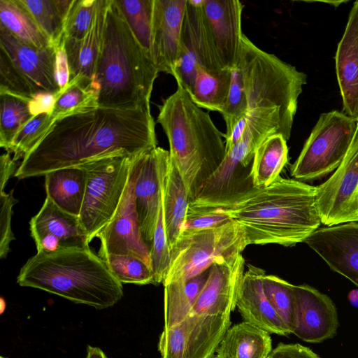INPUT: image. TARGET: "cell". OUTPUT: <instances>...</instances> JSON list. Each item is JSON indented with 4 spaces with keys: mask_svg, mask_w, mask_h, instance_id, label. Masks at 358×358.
Listing matches in <instances>:
<instances>
[{
    "mask_svg": "<svg viewBox=\"0 0 358 358\" xmlns=\"http://www.w3.org/2000/svg\"><path fill=\"white\" fill-rule=\"evenodd\" d=\"M101 258L122 284L155 285V275L150 266L139 258L117 255H108Z\"/></svg>",
    "mask_w": 358,
    "mask_h": 358,
    "instance_id": "obj_37",
    "label": "cell"
},
{
    "mask_svg": "<svg viewBox=\"0 0 358 358\" xmlns=\"http://www.w3.org/2000/svg\"><path fill=\"white\" fill-rule=\"evenodd\" d=\"M0 258L5 259L10 250V245L15 240L11 228L13 207L18 202L13 196V189L8 193L0 192Z\"/></svg>",
    "mask_w": 358,
    "mask_h": 358,
    "instance_id": "obj_45",
    "label": "cell"
},
{
    "mask_svg": "<svg viewBox=\"0 0 358 358\" xmlns=\"http://www.w3.org/2000/svg\"><path fill=\"white\" fill-rule=\"evenodd\" d=\"M187 0H154L150 54L159 73L173 75Z\"/></svg>",
    "mask_w": 358,
    "mask_h": 358,
    "instance_id": "obj_21",
    "label": "cell"
},
{
    "mask_svg": "<svg viewBox=\"0 0 358 358\" xmlns=\"http://www.w3.org/2000/svg\"><path fill=\"white\" fill-rule=\"evenodd\" d=\"M316 187L279 176L224 208L244 229L248 245L286 247L305 242L322 224Z\"/></svg>",
    "mask_w": 358,
    "mask_h": 358,
    "instance_id": "obj_2",
    "label": "cell"
},
{
    "mask_svg": "<svg viewBox=\"0 0 358 358\" xmlns=\"http://www.w3.org/2000/svg\"><path fill=\"white\" fill-rule=\"evenodd\" d=\"M29 227L37 252L90 247V241L79 217L61 210L48 196L31 219Z\"/></svg>",
    "mask_w": 358,
    "mask_h": 358,
    "instance_id": "obj_18",
    "label": "cell"
},
{
    "mask_svg": "<svg viewBox=\"0 0 358 358\" xmlns=\"http://www.w3.org/2000/svg\"><path fill=\"white\" fill-rule=\"evenodd\" d=\"M233 220L224 208L193 209L189 208L181 233L212 229Z\"/></svg>",
    "mask_w": 358,
    "mask_h": 358,
    "instance_id": "obj_44",
    "label": "cell"
},
{
    "mask_svg": "<svg viewBox=\"0 0 358 358\" xmlns=\"http://www.w3.org/2000/svg\"><path fill=\"white\" fill-rule=\"evenodd\" d=\"M55 121L50 113L33 117L19 129L6 151L13 154L16 162L23 158L45 136Z\"/></svg>",
    "mask_w": 358,
    "mask_h": 358,
    "instance_id": "obj_39",
    "label": "cell"
},
{
    "mask_svg": "<svg viewBox=\"0 0 358 358\" xmlns=\"http://www.w3.org/2000/svg\"><path fill=\"white\" fill-rule=\"evenodd\" d=\"M55 74L59 92H62L70 80V69L66 54L64 39L55 49ZM58 92V93H59Z\"/></svg>",
    "mask_w": 358,
    "mask_h": 358,
    "instance_id": "obj_46",
    "label": "cell"
},
{
    "mask_svg": "<svg viewBox=\"0 0 358 358\" xmlns=\"http://www.w3.org/2000/svg\"><path fill=\"white\" fill-rule=\"evenodd\" d=\"M261 268L248 264L236 299V307L244 322L269 334L287 336L289 329L268 301L263 288Z\"/></svg>",
    "mask_w": 358,
    "mask_h": 358,
    "instance_id": "obj_23",
    "label": "cell"
},
{
    "mask_svg": "<svg viewBox=\"0 0 358 358\" xmlns=\"http://www.w3.org/2000/svg\"><path fill=\"white\" fill-rule=\"evenodd\" d=\"M244 272L245 259L241 254L215 262L209 268L191 314L231 315L236 308Z\"/></svg>",
    "mask_w": 358,
    "mask_h": 358,
    "instance_id": "obj_17",
    "label": "cell"
},
{
    "mask_svg": "<svg viewBox=\"0 0 358 358\" xmlns=\"http://www.w3.org/2000/svg\"><path fill=\"white\" fill-rule=\"evenodd\" d=\"M0 93L10 94L29 101L36 94L26 78L1 49Z\"/></svg>",
    "mask_w": 358,
    "mask_h": 358,
    "instance_id": "obj_43",
    "label": "cell"
},
{
    "mask_svg": "<svg viewBox=\"0 0 358 358\" xmlns=\"http://www.w3.org/2000/svg\"><path fill=\"white\" fill-rule=\"evenodd\" d=\"M322 224L334 226L358 222V123L343 160L324 182L316 187Z\"/></svg>",
    "mask_w": 358,
    "mask_h": 358,
    "instance_id": "obj_12",
    "label": "cell"
},
{
    "mask_svg": "<svg viewBox=\"0 0 358 358\" xmlns=\"http://www.w3.org/2000/svg\"><path fill=\"white\" fill-rule=\"evenodd\" d=\"M134 179L131 165L129 181L117 212L96 236L101 241L99 256H134L150 266V248L144 240L140 228L134 194Z\"/></svg>",
    "mask_w": 358,
    "mask_h": 358,
    "instance_id": "obj_15",
    "label": "cell"
},
{
    "mask_svg": "<svg viewBox=\"0 0 358 358\" xmlns=\"http://www.w3.org/2000/svg\"><path fill=\"white\" fill-rule=\"evenodd\" d=\"M109 1L98 0L92 24L83 39L73 41L64 37L69 64L70 80L78 78L87 83L92 82L101 48Z\"/></svg>",
    "mask_w": 358,
    "mask_h": 358,
    "instance_id": "obj_25",
    "label": "cell"
},
{
    "mask_svg": "<svg viewBox=\"0 0 358 358\" xmlns=\"http://www.w3.org/2000/svg\"><path fill=\"white\" fill-rule=\"evenodd\" d=\"M357 122H358V118H357Z\"/></svg>",
    "mask_w": 358,
    "mask_h": 358,
    "instance_id": "obj_53",
    "label": "cell"
},
{
    "mask_svg": "<svg viewBox=\"0 0 358 358\" xmlns=\"http://www.w3.org/2000/svg\"><path fill=\"white\" fill-rule=\"evenodd\" d=\"M134 157L112 156L80 165L87 171V183L78 217L90 242L115 215L129 181Z\"/></svg>",
    "mask_w": 358,
    "mask_h": 358,
    "instance_id": "obj_10",
    "label": "cell"
},
{
    "mask_svg": "<svg viewBox=\"0 0 358 358\" xmlns=\"http://www.w3.org/2000/svg\"><path fill=\"white\" fill-rule=\"evenodd\" d=\"M337 81L343 112L356 121L358 118V1L354 2L336 55Z\"/></svg>",
    "mask_w": 358,
    "mask_h": 358,
    "instance_id": "obj_24",
    "label": "cell"
},
{
    "mask_svg": "<svg viewBox=\"0 0 358 358\" xmlns=\"http://www.w3.org/2000/svg\"><path fill=\"white\" fill-rule=\"evenodd\" d=\"M44 176L46 196L61 210L78 217L86 189L85 169L82 166L63 168Z\"/></svg>",
    "mask_w": 358,
    "mask_h": 358,
    "instance_id": "obj_26",
    "label": "cell"
},
{
    "mask_svg": "<svg viewBox=\"0 0 358 358\" xmlns=\"http://www.w3.org/2000/svg\"><path fill=\"white\" fill-rule=\"evenodd\" d=\"M238 66L241 71L248 111L278 108L287 123L292 127L299 97L307 83L306 74L259 48L245 34Z\"/></svg>",
    "mask_w": 358,
    "mask_h": 358,
    "instance_id": "obj_7",
    "label": "cell"
},
{
    "mask_svg": "<svg viewBox=\"0 0 358 358\" xmlns=\"http://www.w3.org/2000/svg\"><path fill=\"white\" fill-rule=\"evenodd\" d=\"M231 315L191 314L160 334L161 358H214L231 326Z\"/></svg>",
    "mask_w": 358,
    "mask_h": 358,
    "instance_id": "obj_11",
    "label": "cell"
},
{
    "mask_svg": "<svg viewBox=\"0 0 358 358\" xmlns=\"http://www.w3.org/2000/svg\"><path fill=\"white\" fill-rule=\"evenodd\" d=\"M29 101L0 93V146L7 150L17 132L34 116Z\"/></svg>",
    "mask_w": 358,
    "mask_h": 358,
    "instance_id": "obj_36",
    "label": "cell"
},
{
    "mask_svg": "<svg viewBox=\"0 0 358 358\" xmlns=\"http://www.w3.org/2000/svg\"><path fill=\"white\" fill-rule=\"evenodd\" d=\"M0 27L29 46L52 47L20 0H0Z\"/></svg>",
    "mask_w": 358,
    "mask_h": 358,
    "instance_id": "obj_32",
    "label": "cell"
},
{
    "mask_svg": "<svg viewBox=\"0 0 358 358\" xmlns=\"http://www.w3.org/2000/svg\"><path fill=\"white\" fill-rule=\"evenodd\" d=\"M55 49L61 43L64 24L74 0H20Z\"/></svg>",
    "mask_w": 358,
    "mask_h": 358,
    "instance_id": "obj_33",
    "label": "cell"
},
{
    "mask_svg": "<svg viewBox=\"0 0 358 358\" xmlns=\"http://www.w3.org/2000/svg\"><path fill=\"white\" fill-rule=\"evenodd\" d=\"M18 166L16 161L11 158L10 153L6 152L3 154L0 158V192H4L3 189L7 182L14 176Z\"/></svg>",
    "mask_w": 358,
    "mask_h": 358,
    "instance_id": "obj_49",
    "label": "cell"
},
{
    "mask_svg": "<svg viewBox=\"0 0 358 358\" xmlns=\"http://www.w3.org/2000/svg\"><path fill=\"white\" fill-rule=\"evenodd\" d=\"M85 358H108L101 349L88 345Z\"/></svg>",
    "mask_w": 358,
    "mask_h": 358,
    "instance_id": "obj_50",
    "label": "cell"
},
{
    "mask_svg": "<svg viewBox=\"0 0 358 358\" xmlns=\"http://www.w3.org/2000/svg\"><path fill=\"white\" fill-rule=\"evenodd\" d=\"M268 358H321L310 348L300 344L280 343L272 350Z\"/></svg>",
    "mask_w": 358,
    "mask_h": 358,
    "instance_id": "obj_47",
    "label": "cell"
},
{
    "mask_svg": "<svg viewBox=\"0 0 358 358\" xmlns=\"http://www.w3.org/2000/svg\"><path fill=\"white\" fill-rule=\"evenodd\" d=\"M247 124L238 142L226 152L225 157L205 181L195 199L193 209L227 208L255 189L251 169L256 150L268 136L285 129L278 108H259L247 113Z\"/></svg>",
    "mask_w": 358,
    "mask_h": 358,
    "instance_id": "obj_6",
    "label": "cell"
},
{
    "mask_svg": "<svg viewBox=\"0 0 358 358\" xmlns=\"http://www.w3.org/2000/svg\"><path fill=\"white\" fill-rule=\"evenodd\" d=\"M295 304L291 329L303 341L317 343L333 338L338 327L332 300L308 285H294Z\"/></svg>",
    "mask_w": 358,
    "mask_h": 358,
    "instance_id": "obj_16",
    "label": "cell"
},
{
    "mask_svg": "<svg viewBox=\"0 0 358 358\" xmlns=\"http://www.w3.org/2000/svg\"><path fill=\"white\" fill-rule=\"evenodd\" d=\"M51 115L58 119L99 107L98 94L91 83L75 78L57 94Z\"/></svg>",
    "mask_w": 358,
    "mask_h": 358,
    "instance_id": "obj_34",
    "label": "cell"
},
{
    "mask_svg": "<svg viewBox=\"0 0 358 358\" xmlns=\"http://www.w3.org/2000/svg\"><path fill=\"white\" fill-rule=\"evenodd\" d=\"M170 263L171 251L164 223L162 201L161 198L156 227L150 244V266L155 275V285L163 284L168 273Z\"/></svg>",
    "mask_w": 358,
    "mask_h": 358,
    "instance_id": "obj_40",
    "label": "cell"
},
{
    "mask_svg": "<svg viewBox=\"0 0 358 358\" xmlns=\"http://www.w3.org/2000/svg\"><path fill=\"white\" fill-rule=\"evenodd\" d=\"M157 121L167 136L170 159L182 178L191 202L225 157L224 134L209 114L178 86L159 106Z\"/></svg>",
    "mask_w": 358,
    "mask_h": 358,
    "instance_id": "obj_4",
    "label": "cell"
},
{
    "mask_svg": "<svg viewBox=\"0 0 358 358\" xmlns=\"http://www.w3.org/2000/svg\"><path fill=\"white\" fill-rule=\"evenodd\" d=\"M231 69L210 71L198 66L189 94L201 108L222 113L229 92Z\"/></svg>",
    "mask_w": 358,
    "mask_h": 358,
    "instance_id": "obj_30",
    "label": "cell"
},
{
    "mask_svg": "<svg viewBox=\"0 0 358 358\" xmlns=\"http://www.w3.org/2000/svg\"><path fill=\"white\" fill-rule=\"evenodd\" d=\"M0 49L30 83L35 93L59 92L55 74V48L25 45L0 27Z\"/></svg>",
    "mask_w": 358,
    "mask_h": 358,
    "instance_id": "obj_22",
    "label": "cell"
},
{
    "mask_svg": "<svg viewBox=\"0 0 358 358\" xmlns=\"http://www.w3.org/2000/svg\"><path fill=\"white\" fill-rule=\"evenodd\" d=\"M248 245L244 229L234 220L212 229L181 233L170 249L171 263L163 285L194 278L220 259L241 254Z\"/></svg>",
    "mask_w": 358,
    "mask_h": 358,
    "instance_id": "obj_8",
    "label": "cell"
},
{
    "mask_svg": "<svg viewBox=\"0 0 358 358\" xmlns=\"http://www.w3.org/2000/svg\"><path fill=\"white\" fill-rule=\"evenodd\" d=\"M305 243L332 270L358 287V222L319 228Z\"/></svg>",
    "mask_w": 358,
    "mask_h": 358,
    "instance_id": "obj_20",
    "label": "cell"
},
{
    "mask_svg": "<svg viewBox=\"0 0 358 358\" xmlns=\"http://www.w3.org/2000/svg\"><path fill=\"white\" fill-rule=\"evenodd\" d=\"M56 96L50 92L36 93L29 102L31 114L34 117L42 113H50L53 110Z\"/></svg>",
    "mask_w": 358,
    "mask_h": 358,
    "instance_id": "obj_48",
    "label": "cell"
},
{
    "mask_svg": "<svg viewBox=\"0 0 358 358\" xmlns=\"http://www.w3.org/2000/svg\"><path fill=\"white\" fill-rule=\"evenodd\" d=\"M162 201L164 223L171 249L181 234L190 203L182 178L171 159L162 180Z\"/></svg>",
    "mask_w": 358,
    "mask_h": 358,
    "instance_id": "obj_27",
    "label": "cell"
},
{
    "mask_svg": "<svg viewBox=\"0 0 358 358\" xmlns=\"http://www.w3.org/2000/svg\"><path fill=\"white\" fill-rule=\"evenodd\" d=\"M348 299L352 306L358 308V289L351 290L348 295Z\"/></svg>",
    "mask_w": 358,
    "mask_h": 358,
    "instance_id": "obj_51",
    "label": "cell"
},
{
    "mask_svg": "<svg viewBox=\"0 0 358 358\" xmlns=\"http://www.w3.org/2000/svg\"></svg>",
    "mask_w": 358,
    "mask_h": 358,
    "instance_id": "obj_54",
    "label": "cell"
},
{
    "mask_svg": "<svg viewBox=\"0 0 358 358\" xmlns=\"http://www.w3.org/2000/svg\"><path fill=\"white\" fill-rule=\"evenodd\" d=\"M0 358H8V357L1 356Z\"/></svg>",
    "mask_w": 358,
    "mask_h": 358,
    "instance_id": "obj_52",
    "label": "cell"
},
{
    "mask_svg": "<svg viewBox=\"0 0 358 358\" xmlns=\"http://www.w3.org/2000/svg\"><path fill=\"white\" fill-rule=\"evenodd\" d=\"M244 6L238 0H203L202 9L218 59L224 69L238 66L243 33Z\"/></svg>",
    "mask_w": 358,
    "mask_h": 358,
    "instance_id": "obj_19",
    "label": "cell"
},
{
    "mask_svg": "<svg viewBox=\"0 0 358 358\" xmlns=\"http://www.w3.org/2000/svg\"><path fill=\"white\" fill-rule=\"evenodd\" d=\"M287 140L275 134L264 141L255 151L251 169L253 185L267 187L275 181L288 162Z\"/></svg>",
    "mask_w": 358,
    "mask_h": 358,
    "instance_id": "obj_31",
    "label": "cell"
},
{
    "mask_svg": "<svg viewBox=\"0 0 358 358\" xmlns=\"http://www.w3.org/2000/svg\"><path fill=\"white\" fill-rule=\"evenodd\" d=\"M17 282L96 309L112 307L123 296L122 284L90 247L37 252L21 268Z\"/></svg>",
    "mask_w": 358,
    "mask_h": 358,
    "instance_id": "obj_5",
    "label": "cell"
},
{
    "mask_svg": "<svg viewBox=\"0 0 358 358\" xmlns=\"http://www.w3.org/2000/svg\"><path fill=\"white\" fill-rule=\"evenodd\" d=\"M357 123L337 110L320 114L290 168L291 175L299 181H312L336 170L350 147Z\"/></svg>",
    "mask_w": 358,
    "mask_h": 358,
    "instance_id": "obj_9",
    "label": "cell"
},
{
    "mask_svg": "<svg viewBox=\"0 0 358 358\" xmlns=\"http://www.w3.org/2000/svg\"><path fill=\"white\" fill-rule=\"evenodd\" d=\"M159 71L115 0H110L92 87L99 107L131 109L150 104Z\"/></svg>",
    "mask_w": 358,
    "mask_h": 358,
    "instance_id": "obj_3",
    "label": "cell"
},
{
    "mask_svg": "<svg viewBox=\"0 0 358 358\" xmlns=\"http://www.w3.org/2000/svg\"><path fill=\"white\" fill-rule=\"evenodd\" d=\"M203 0H187L182 23L180 52L173 76L178 87L190 92L196 70L224 69L218 59L202 9Z\"/></svg>",
    "mask_w": 358,
    "mask_h": 358,
    "instance_id": "obj_13",
    "label": "cell"
},
{
    "mask_svg": "<svg viewBox=\"0 0 358 358\" xmlns=\"http://www.w3.org/2000/svg\"><path fill=\"white\" fill-rule=\"evenodd\" d=\"M272 350L270 334L243 321L227 330L214 358H268Z\"/></svg>",
    "mask_w": 358,
    "mask_h": 358,
    "instance_id": "obj_28",
    "label": "cell"
},
{
    "mask_svg": "<svg viewBox=\"0 0 358 358\" xmlns=\"http://www.w3.org/2000/svg\"><path fill=\"white\" fill-rule=\"evenodd\" d=\"M157 144L150 104L131 109L97 107L55 120L22 158L14 176L20 180L105 157L136 156Z\"/></svg>",
    "mask_w": 358,
    "mask_h": 358,
    "instance_id": "obj_1",
    "label": "cell"
},
{
    "mask_svg": "<svg viewBox=\"0 0 358 358\" xmlns=\"http://www.w3.org/2000/svg\"><path fill=\"white\" fill-rule=\"evenodd\" d=\"M248 111L246 94L245 92L241 71L238 66L231 69L229 92L227 103L221 113L226 124V134H229L234 127Z\"/></svg>",
    "mask_w": 358,
    "mask_h": 358,
    "instance_id": "obj_41",
    "label": "cell"
},
{
    "mask_svg": "<svg viewBox=\"0 0 358 358\" xmlns=\"http://www.w3.org/2000/svg\"><path fill=\"white\" fill-rule=\"evenodd\" d=\"M98 0H74L64 24V37L80 41L88 32L94 19Z\"/></svg>",
    "mask_w": 358,
    "mask_h": 358,
    "instance_id": "obj_42",
    "label": "cell"
},
{
    "mask_svg": "<svg viewBox=\"0 0 358 358\" xmlns=\"http://www.w3.org/2000/svg\"><path fill=\"white\" fill-rule=\"evenodd\" d=\"M262 284L268 301L291 333L295 304L294 285L266 273L262 276Z\"/></svg>",
    "mask_w": 358,
    "mask_h": 358,
    "instance_id": "obj_38",
    "label": "cell"
},
{
    "mask_svg": "<svg viewBox=\"0 0 358 358\" xmlns=\"http://www.w3.org/2000/svg\"><path fill=\"white\" fill-rule=\"evenodd\" d=\"M115 1L137 41L150 54L154 0Z\"/></svg>",
    "mask_w": 358,
    "mask_h": 358,
    "instance_id": "obj_35",
    "label": "cell"
},
{
    "mask_svg": "<svg viewBox=\"0 0 358 358\" xmlns=\"http://www.w3.org/2000/svg\"><path fill=\"white\" fill-rule=\"evenodd\" d=\"M169 160V150L157 146L133 157L136 211L142 236L150 248L161 202L162 180Z\"/></svg>",
    "mask_w": 358,
    "mask_h": 358,
    "instance_id": "obj_14",
    "label": "cell"
},
{
    "mask_svg": "<svg viewBox=\"0 0 358 358\" xmlns=\"http://www.w3.org/2000/svg\"><path fill=\"white\" fill-rule=\"evenodd\" d=\"M208 273L209 268L188 280L164 285V328L179 324L191 314Z\"/></svg>",
    "mask_w": 358,
    "mask_h": 358,
    "instance_id": "obj_29",
    "label": "cell"
}]
</instances>
